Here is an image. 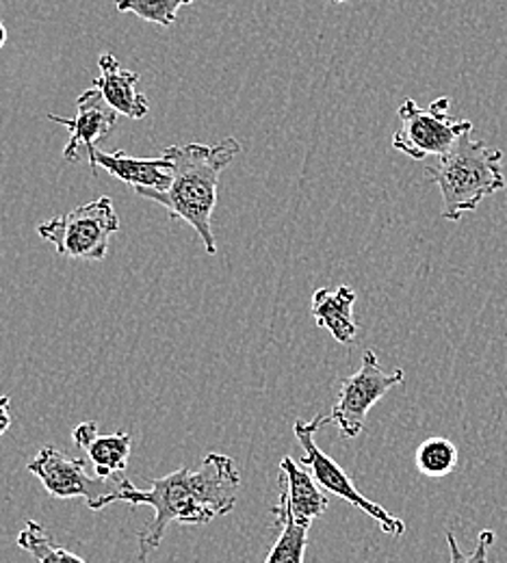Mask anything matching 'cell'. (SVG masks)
I'll list each match as a JSON object with an SVG mask.
<instances>
[{"label": "cell", "mask_w": 507, "mask_h": 563, "mask_svg": "<svg viewBox=\"0 0 507 563\" xmlns=\"http://www.w3.org/2000/svg\"><path fill=\"white\" fill-rule=\"evenodd\" d=\"M241 475L232 457L209 453L202 464L194 468H178L172 475L150 482V490H137L131 482L118 496V503L145 505L154 509L152 520L140 531V562L158 549L167 527L178 522L183 527L209 525L213 518L225 516L236 505Z\"/></svg>", "instance_id": "6da1fadb"}, {"label": "cell", "mask_w": 507, "mask_h": 563, "mask_svg": "<svg viewBox=\"0 0 507 563\" xmlns=\"http://www.w3.org/2000/svg\"><path fill=\"white\" fill-rule=\"evenodd\" d=\"M241 143L225 137L216 145L189 143L169 145L163 150V158L169 163L172 185L167 191H135L145 200L163 207L176 219L187 221L209 256L218 254V241L213 234V212L218 207V185L221 172L241 154Z\"/></svg>", "instance_id": "7a4b0ae2"}, {"label": "cell", "mask_w": 507, "mask_h": 563, "mask_svg": "<svg viewBox=\"0 0 507 563\" xmlns=\"http://www.w3.org/2000/svg\"><path fill=\"white\" fill-rule=\"evenodd\" d=\"M426 174L442 194V217L447 221H460L466 212L477 211L488 196L507 187L504 152L486 141L473 140L471 133L438 156Z\"/></svg>", "instance_id": "3957f363"}, {"label": "cell", "mask_w": 507, "mask_h": 563, "mask_svg": "<svg viewBox=\"0 0 507 563\" xmlns=\"http://www.w3.org/2000/svg\"><path fill=\"white\" fill-rule=\"evenodd\" d=\"M118 230L120 217L107 196L37 225V234L53 243L59 256L74 261H104Z\"/></svg>", "instance_id": "277c9868"}, {"label": "cell", "mask_w": 507, "mask_h": 563, "mask_svg": "<svg viewBox=\"0 0 507 563\" xmlns=\"http://www.w3.org/2000/svg\"><path fill=\"white\" fill-rule=\"evenodd\" d=\"M29 473H33L46 493L55 498H76L82 496L87 505L98 511L113 503H118V496L126 488L129 479L124 473L104 479V477H91L85 460L68 457L55 446H42L37 455L29 462Z\"/></svg>", "instance_id": "5b68a950"}, {"label": "cell", "mask_w": 507, "mask_h": 563, "mask_svg": "<svg viewBox=\"0 0 507 563\" xmlns=\"http://www.w3.org/2000/svg\"><path fill=\"white\" fill-rule=\"evenodd\" d=\"M449 107V98H438L430 107H419L410 98L404 100L399 107L401 126L393 135V147L415 161L447 154L460 137L473 131V122L453 120Z\"/></svg>", "instance_id": "8992f818"}, {"label": "cell", "mask_w": 507, "mask_h": 563, "mask_svg": "<svg viewBox=\"0 0 507 563\" xmlns=\"http://www.w3.org/2000/svg\"><path fill=\"white\" fill-rule=\"evenodd\" d=\"M330 421V417L319 415L312 421L295 422V435L304 449V457L301 464L310 471V475L315 477V482L326 490V493L334 494L348 503H352L356 509H361L366 516H371L379 529L393 538H401L406 533V522L395 518L393 514H388L382 505L368 500L352 482V477L328 455L323 453L317 442H315V433L321 431Z\"/></svg>", "instance_id": "52a82bcc"}, {"label": "cell", "mask_w": 507, "mask_h": 563, "mask_svg": "<svg viewBox=\"0 0 507 563\" xmlns=\"http://www.w3.org/2000/svg\"><path fill=\"white\" fill-rule=\"evenodd\" d=\"M399 384H404V368L386 373L373 350L364 352L361 368L341 384L330 421L339 427L341 435L356 438L364 429L371 408Z\"/></svg>", "instance_id": "ba28073f"}, {"label": "cell", "mask_w": 507, "mask_h": 563, "mask_svg": "<svg viewBox=\"0 0 507 563\" xmlns=\"http://www.w3.org/2000/svg\"><path fill=\"white\" fill-rule=\"evenodd\" d=\"M51 122H57L70 131V141L64 147V158L68 163H78L87 156L93 158L98 143L107 140L118 124V113L107 104L102 93L91 87L82 91L76 100V115L73 120L48 113Z\"/></svg>", "instance_id": "9c48e42d"}, {"label": "cell", "mask_w": 507, "mask_h": 563, "mask_svg": "<svg viewBox=\"0 0 507 563\" xmlns=\"http://www.w3.org/2000/svg\"><path fill=\"white\" fill-rule=\"evenodd\" d=\"M328 509V496L323 488L315 482V477L304 471L293 457H283L280 462V496L274 505L276 520L295 518L304 522H312L323 516Z\"/></svg>", "instance_id": "30bf717a"}, {"label": "cell", "mask_w": 507, "mask_h": 563, "mask_svg": "<svg viewBox=\"0 0 507 563\" xmlns=\"http://www.w3.org/2000/svg\"><path fill=\"white\" fill-rule=\"evenodd\" d=\"M100 76L93 80L91 87H96L107 104L118 113L126 115L131 120H144L150 111V102L144 93L137 91L140 74L137 71L124 70L115 55L102 53L98 57Z\"/></svg>", "instance_id": "8fae6325"}, {"label": "cell", "mask_w": 507, "mask_h": 563, "mask_svg": "<svg viewBox=\"0 0 507 563\" xmlns=\"http://www.w3.org/2000/svg\"><path fill=\"white\" fill-rule=\"evenodd\" d=\"M91 172L96 174L98 167H102L113 178H120L135 191H167L172 185L169 163L161 158H137L126 152H100L96 150L93 158L89 161Z\"/></svg>", "instance_id": "7c38bea8"}, {"label": "cell", "mask_w": 507, "mask_h": 563, "mask_svg": "<svg viewBox=\"0 0 507 563\" xmlns=\"http://www.w3.org/2000/svg\"><path fill=\"white\" fill-rule=\"evenodd\" d=\"M74 442L78 449H82L93 464V471L98 477L111 479L126 471L133 440L131 433H109L102 435L98 431V422H80L73 433Z\"/></svg>", "instance_id": "4fadbf2b"}, {"label": "cell", "mask_w": 507, "mask_h": 563, "mask_svg": "<svg viewBox=\"0 0 507 563\" xmlns=\"http://www.w3.org/2000/svg\"><path fill=\"white\" fill-rule=\"evenodd\" d=\"M356 292L350 286H339L337 290L317 288L310 303V314L319 328H326L337 343L352 345L359 336V323L354 319Z\"/></svg>", "instance_id": "5bb4252c"}, {"label": "cell", "mask_w": 507, "mask_h": 563, "mask_svg": "<svg viewBox=\"0 0 507 563\" xmlns=\"http://www.w3.org/2000/svg\"><path fill=\"white\" fill-rule=\"evenodd\" d=\"M18 547L40 563H87L59 542H55V538L48 536L44 527L35 520H29L24 525V529L18 536Z\"/></svg>", "instance_id": "9a60e30c"}, {"label": "cell", "mask_w": 507, "mask_h": 563, "mask_svg": "<svg viewBox=\"0 0 507 563\" xmlns=\"http://www.w3.org/2000/svg\"><path fill=\"white\" fill-rule=\"evenodd\" d=\"M276 522L280 525V536L272 547L265 563H304L312 522H304L295 518H280Z\"/></svg>", "instance_id": "2e32d148"}, {"label": "cell", "mask_w": 507, "mask_h": 563, "mask_svg": "<svg viewBox=\"0 0 507 563\" xmlns=\"http://www.w3.org/2000/svg\"><path fill=\"white\" fill-rule=\"evenodd\" d=\"M419 473L428 477H444L458 466V449L447 438H428L415 455Z\"/></svg>", "instance_id": "e0dca14e"}, {"label": "cell", "mask_w": 507, "mask_h": 563, "mask_svg": "<svg viewBox=\"0 0 507 563\" xmlns=\"http://www.w3.org/2000/svg\"><path fill=\"white\" fill-rule=\"evenodd\" d=\"M198 0H115V9L120 13H135L150 24H158L163 29L174 26L180 7L194 4Z\"/></svg>", "instance_id": "ac0fdd59"}, {"label": "cell", "mask_w": 507, "mask_h": 563, "mask_svg": "<svg viewBox=\"0 0 507 563\" xmlns=\"http://www.w3.org/2000/svg\"><path fill=\"white\" fill-rule=\"evenodd\" d=\"M495 544V533L491 529H484L477 538V547L473 553H462L453 531H447V547H449V563H491L488 553Z\"/></svg>", "instance_id": "d6986e66"}, {"label": "cell", "mask_w": 507, "mask_h": 563, "mask_svg": "<svg viewBox=\"0 0 507 563\" xmlns=\"http://www.w3.org/2000/svg\"><path fill=\"white\" fill-rule=\"evenodd\" d=\"M9 406H11V399L7 395L0 397V438L9 431L11 427V415H9Z\"/></svg>", "instance_id": "ffe728a7"}, {"label": "cell", "mask_w": 507, "mask_h": 563, "mask_svg": "<svg viewBox=\"0 0 507 563\" xmlns=\"http://www.w3.org/2000/svg\"><path fill=\"white\" fill-rule=\"evenodd\" d=\"M4 44H7V29H4V24L0 20V51L4 48Z\"/></svg>", "instance_id": "44dd1931"}, {"label": "cell", "mask_w": 507, "mask_h": 563, "mask_svg": "<svg viewBox=\"0 0 507 563\" xmlns=\"http://www.w3.org/2000/svg\"><path fill=\"white\" fill-rule=\"evenodd\" d=\"M332 2H348V0H332Z\"/></svg>", "instance_id": "7402d4cb"}]
</instances>
